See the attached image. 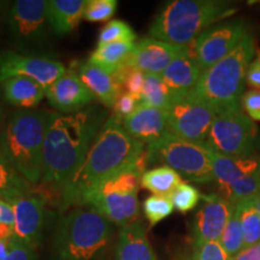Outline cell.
Masks as SVG:
<instances>
[{"mask_svg":"<svg viewBox=\"0 0 260 260\" xmlns=\"http://www.w3.org/2000/svg\"><path fill=\"white\" fill-rule=\"evenodd\" d=\"M191 247L198 260H232L219 241L193 243Z\"/></svg>","mask_w":260,"mask_h":260,"instance_id":"8d00e7d4","label":"cell"},{"mask_svg":"<svg viewBox=\"0 0 260 260\" xmlns=\"http://www.w3.org/2000/svg\"><path fill=\"white\" fill-rule=\"evenodd\" d=\"M136 34L130 25L121 19H113L100 30L98 45L111 42H134Z\"/></svg>","mask_w":260,"mask_h":260,"instance_id":"836d02e7","label":"cell"},{"mask_svg":"<svg viewBox=\"0 0 260 260\" xmlns=\"http://www.w3.org/2000/svg\"><path fill=\"white\" fill-rule=\"evenodd\" d=\"M146 162H161L174 169L181 177L195 183L214 181L210 148L167 133L161 139L146 146Z\"/></svg>","mask_w":260,"mask_h":260,"instance_id":"ba28073f","label":"cell"},{"mask_svg":"<svg viewBox=\"0 0 260 260\" xmlns=\"http://www.w3.org/2000/svg\"><path fill=\"white\" fill-rule=\"evenodd\" d=\"M219 243L230 258H234L245 249L241 220H240V214L236 209V205L234 206L232 216L228 220L225 229H224L222 236H220Z\"/></svg>","mask_w":260,"mask_h":260,"instance_id":"f546056e","label":"cell"},{"mask_svg":"<svg viewBox=\"0 0 260 260\" xmlns=\"http://www.w3.org/2000/svg\"><path fill=\"white\" fill-rule=\"evenodd\" d=\"M77 75L93 95L96 96L104 105L107 107L115 106L122 90L113 74L86 61L79 68Z\"/></svg>","mask_w":260,"mask_h":260,"instance_id":"7402d4cb","label":"cell"},{"mask_svg":"<svg viewBox=\"0 0 260 260\" xmlns=\"http://www.w3.org/2000/svg\"><path fill=\"white\" fill-rule=\"evenodd\" d=\"M254 204H255V209L258 211L260 214V191L254 197Z\"/></svg>","mask_w":260,"mask_h":260,"instance_id":"7dc6e473","label":"cell"},{"mask_svg":"<svg viewBox=\"0 0 260 260\" xmlns=\"http://www.w3.org/2000/svg\"><path fill=\"white\" fill-rule=\"evenodd\" d=\"M188 46L169 44L153 38L136 42L125 64L146 75H161L172 61L183 54Z\"/></svg>","mask_w":260,"mask_h":260,"instance_id":"9a60e30c","label":"cell"},{"mask_svg":"<svg viewBox=\"0 0 260 260\" xmlns=\"http://www.w3.org/2000/svg\"><path fill=\"white\" fill-rule=\"evenodd\" d=\"M210 152L211 159H212L214 182L218 188L219 195L234 182L260 170L259 155H253L248 158H235L226 157L211 149Z\"/></svg>","mask_w":260,"mask_h":260,"instance_id":"ffe728a7","label":"cell"},{"mask_svg":"<svg viewBox=\"0 0 260 260\" xmlns=\"http://www.w3.org/2000/svg\"><path fill=\"white\" fill-rule=\"evenodd\" d=\"M204 145L226 157H253L258 147V129L241 110L222 113L214 119Z\"/></svg>","mask_w":260,"mask_h":260,"instance_id":"9c48e42d","label":"cell"},{"mask_svg":"<svg viewBox=\"0 0 260 260\" xmlns=\"http://www.w3.org/2000/svg\"><path fill=\"white\" fill-rule=\"evenodd\" d=\"M237 8L220 0H175L152 22L149 38L188 46L201 32L235 14Z\"/></svg>","mask_w":260,"mask_h":260,"instance_id":"277c9868","label":"cell"},{"mask_svg":"<svg viewBox=\"0 0 260 260\" xmlns=\"http://www.w3.org/2000/svg\"><path fill=\"white\" fill-rule=\"evenodd\" d=\"M47 8L46 0H17L6 8L5 25L18 46L34 47L46 41Z\"/></svg>","mask_w":260,"mask_h":260,"instance_id":"7c38bea8","label":"cell"},{"mask_svg":"<svg viewBox=\"0 0 260 260\" xmlns=\"http://www.w3.org/2000/svg\"><path fill=\"white\" fill-rule=\"evenodd\" d=\"M122 121L128 134L145 146L158 141L168 133L167 112L155 107L139 105Z\"/></svg>","mask_w":260,"mask_h":260,"instance_id":"ac0fdd59","label":"cell"},{"mask_svg":"<svg viewBox=\"0 0 260 260\" xmlns=\"http://www.w3.org/2000/svg\"><path fill=\"white\" fill-rule=\"evenodd\" d=\"M245 240V248L260 242V214L255 209L254 197L236 204Z\"/></svg>","mask_w":260,"mask_h":260,"instance_id":"83f0119b","label":"cell"},{"mask_svg":"<svg viewBox=\"0 0 260 260\" xmlns=\"http://www.w3.org/2000/svg\"><path fill=\"white\" fill-rule=\"evenodd\" d=\"M10 247H11V239L0 240V260H5L10 252Z\"/></svg>","mask_w":260,"mask_h":260,"instance_id":"f6af8a7d","label":"cell"},{"mask_svg":"<svg viewBox=\"0 0 260 260\" xmlns=\"http://www.w3.org/2000/svg\"><path fill=\"white\" fill-rule=\"evenodd\" d=\"M0 157H3V154H2V147H0Z\"/></svg>","mask_w":260,"mask_h":260,"instance_id":"681fc988","label":"cell"},{"mask_svg":"<svg viewBox=\"0 0 260 260\" xmlns=\"http://www.w3.org/2000/svg\"><path fill=\"white\" fill-rule=\"evenodd\" d=\"M5 260H37L35 248L14 235L11 239V247Z\"/></svg>","mask_w":260,"mask_h":260,"instance_id":"74e56055","label":"cell"},{"mask_svg":"<svg viewBox=\"0 0 260 260\" xmlns=\"http://www.w3.org/2000/svg\"><path fill=\"white\" fill-rule=\"evenodd\" d=\"M65 73L64 65L52 58L0 51V84L14 77H27L47 89Z\"/></svg>","mask_w":260,"mask_h":260,"instance_id":"4fadbf2b","label":"cell"},{"mask_svg":"<svg viewBox=\"0 0 260 260\" xmlns=\"http://www.w3.org/2000/svg\"><path fill=\"white\" fill-rule=\"evenodd\" d=\"M246 83L260 90V50L256 48L255 56L249 64L246 75Z\"/></svg>","mask_w":260,"mask_h":260,"instance_id":"60d3db41","label":"cell"},{"mask_svg":"<svg viewBox=\"0 0 260 260\" xmlns=\"http://www.w3.org/2000/svg\"><path fill=\"white\" fill-rule=\"evenodd\" d=\"M171 100V93L165 86L160 75H146L144 89L139 105L167 110Z\"/></svg>","mask_w":260,"mask_h":260,"instance_id":"f1b7e54d","label":"cell"},{"mask_svg":"<svg viewBox=\"0 0 260 260\" xmlns=\"http://www.w3.org/2000/svg\"><path fill=\"white\" fill-rule=\"evenodd\" d=\"M15 235L14 225L6 223H0V240H10Z\"/></svg>","mask_w":260,"mask_h":260,"instance_id":"ee69618b","label":"cell"},{"mask_svg":"<svg viewBox=\"0 0 260 260\" xmlns=\"http://www.w3.org/2000/svg\"><path fill=\"white\" fill-rule=\"evenodd\" d=\"M134 46L135 42H111L98 45L89 56L88 63L115 74L126 63Z\"/></svg>","mask_w":260,"mask_h":260,"instance_id":"d4e9b609","label":"cell"},{"mask_svg":"<svg viewBox=\"0 0 260 260\" xmlns=\"http://www.w3.org/2000/svg\"><path fill=\"white\" fill-rule=\"evenodd\" d=\"M260 191V170L245 176L233 184H230L225 190L220 194V197L236 205L240 201L255 197Z\"/></svg>","mask_w":260,"mask_h":260,"instance_id":"4dcf8cb0","label":"cell"},{"mask_svg":"<svg viewBox=\"0 0 260 260\" xmlns=\"http://www.w3.org/2000/svg\"><path fill=\"white\" fill-rule=\"evenodd\" d=\"M249 34V24L243 19L224 22L201 32L188 48L201 73H205L236 50Z\"/></svg>","mask_w":260,"mask_h":260,"instance_id":"30bf717a","label":"cell"},{"mask_svg":"<svg viewBox=\"0 0 260 260\" xmlns=\"http://www.w3.org/2000/svg\"><path fill=\"white\" fill-rule=\"evenodd\" d=\"M139 106V102L135 99L134 96L130 95L128 93H122L118 96L117 102L113 106L116 111V116H118L119 118H125L129 115H132L135 111L136 107Z\"/></svg>","mask_w":260,"mask_h":260,"instance_id":"ab89813d","label":"cell"},{"mask_svg":"<svg viewBox=\"0 0 260 260\" xmlns=\"http://www.w3.org/2000/svg\"><path fill=\"white\" fill-rule=\"evenodd\" d=\"M241 107L252 121H260V90L251 89L243 93Z\"/></svg>","mask_w":260,"mask_h":260,"instance_id":"f35d334b","label":"cell"},{"mask_svg":"<svg viewBox=\"0 0 260 260\" xmlns=\"http://www.w3.org/2000/svg\"><path fill=\"white\" fill-rule=\"evenodd\" d=\"M14 210L15 236L35 248L42 237L46 223V203L41 197L18 198L10 203Z\"/></svg>","mask_w":260,"mask_h":260,"instance_id":"2e32d148","label":"cell"},{"mask_svg":"<svg viewBox=\"0 0 260 260\" xmlns=\"http://www.w3.org/2000/svg\"><path fill=\"white\" fill-rule=\"evenodd\" d=\"M234 206L220 195H203V205L195 214L191 228V242L219 241Z\"/></svg>","mask_w":260,"mask_h":260,"instance_id":"5bb4252c","label":"cell"},{"mask_svg":"<svg viewBox=\"0 0 260 260\" xmlns=\"http://www.w3.org/2000/svg\"><path fill=\"white\" fill-rule=\"evenodd\" d=\"M5 100L14 106L31 109L38 106L46 95V89L40 83L27 77H14L2 83Z\"/></svg>","mask_w":260,"mask_h":260,"instance_id":"cb8c5ba5","label":"cell"},{"mask_svg":"<svg viewBox=\"0 0 260 260\" xmlns=\"http://www.w3.org/2000/svg\"><path fill=\"white\" fill-rule=\"evenodd\" d=\"M96 107L73 113L51 112L44 145L42 181L60 188L86 157L103 126Z\"/></svg>","mask_w":260,"mask_h":260,"instance_id":"7a4b0ae2","label":"cell"},{"mask_svg":"<svg viewBox=\"0 0 260 260\" xmlns=\"http://www.w3.org/2000/svg\"><path fill=\"white\" fill-rule=\"evenodd\" d=\"M255 40L249 34L229 56L201 74L190 94L217 116L241 110L246 75L255 56Z\"/></svg>","mask_w":260,"mask_h":260,"instance_id":"3957f363","label":"cell"},{"mask_svg":"<svg viewBox=\"0 0 260 260\" xmlns=\"http://www.w3.org/2000/svg\"><path fill=\"white\" fill-rule=\"evenodd\" d=\"M30 194V183L19 175L4 157H0V199L6 203Z\"/></svg>","mask_w":260,"mask_h":260,"instance_id":"4316f807","label":"cell"},{"mask_svg":"<svg viewBox=\"0 0 260 260\" xmlns=\"http://www.w3.org/2000/svg\"><path fill=\"white\" fill-rule=\"evenodd\" d=\"M117 5L116 0H88L83 17L89 22H104L115 15Z\"/></svg>","mask_w":260,"mask_h":260,"instance_id":"d590c367","label":"cell"},{"mask_svg":"<svg viewBox=\"0 0 260 260\" xmlns=\"http://www.w3.org/2000/svg\"><path fill=\"white\" fill-rule=\"evenodd\" d=\"M142 175L141 170L133 169L104 181L86 195L81 206L93 207L121 228L136 222L139 220L138 194Z\"/></svg>","mask_w":260,"mask_h":260,"instance_id":"52a82bcc","label":"cell"},{"mask_svg":"<svg viewBox=\"0 0 260 260\" xmlns=\"http://www.w3.org/2000/svg\"><path fill=\"white\" fill-rule=\"evenodd\" d=\"M199 65L189 53V48L177 57L160 76L171 95L187 94L194 89L201 76Z\"/></svg>","mask_w":260,"mask_h":260,"instance_id":"44dd1931","label":"cell"},{"mask_svg":"<svg viewBox=\"0 0 260 260\" xmlns=\"http://www.w3.org/2000/svg\"><path fill=\"white\" fill-rule=\"evenodd\" d=\"M144 213L147 218L149 225L154 226L155 224L160 223L161 220L167 219L174 212L175 207L170 197H162V195H149L144 201Z\"/></svg>","mask_w":260,"mask_h":260,"instance_id":"d6a6232c","label":"cell"},{"mask_svg":"<svg viewBox=\"0 0 260 260\" xmlns=\"http://www.w3.org/2000/svg\"><path fill=\"white\" fill-rule=\"evenodd\" d=\"M51 112L17 111L0 133V147L6 161L29 183L42 176L44 145Z\"/></svg>","mask_w":260,"mask_h":260,"instance_id":"5b68a950","label":"cell"},{"mask_svg":"<svg viewBox=\"0 0 260 260\" xmlns=\"http://www.w3.org/2000/svg\"><path fill=\"white\" fill-rule=\"evenodd\" d=\"M116 260H159L141 220L121 228L116 245Z\"/></svg>","mask_w":260,"mask_h":260,"instance_id":"d6986e66","label":"cell"},{"mask_svg":"<svg viewBox=\"0 0 260 260\" xmlns=\"http://www.w3.org/2000/svg\"><path fill=\"white\" fill-rule=\"evenodd\" d=\"M172 204L178 212L187 213L194 210L203 199V194L198 188L191 186L189 183H181L176 190L171 195Z\"/></svg>","mask_w":260,"mask_h":260,"instance_id":"e575fe53","label":"cell"},{"mask_svg":"<svg viewBox=\"0 0 260 260\" xmlns=\"http://www.w3.org/2000/svg\"><path fill=\"white\" fill-rule=\"evenodd\" d=\"M0 223H6L10 225L15 224V216L12 206L5 200L0 199Z\"/></svg>","mask_w":260,"mask_h":260,"instance_id":"b9f144b4","label":"cell"},{"mask_svg":"<svg viewBox=\"0 0 260 260\" xmlns=\"http://www.w3.org/2000/svg\"><path fill=\"white\" fill-rule=\"evenodd\" d=\"M178 260H198L197 256H195V253L193 251V247L190 246L189 251L184 252L183 254L180 255V258H178Z\"/></svg>","mask_w":260,"mask_h":260,"instance_id":"bcb514c9","label":"cell"},{"mask_svg":"<svg viewBox=\"0 0 260 260\" xmlns=\"http://www.w3.org/2000/svg\"><path fill=\"white\" fill-rule=\"evenodd\" d=\"M113 224L99 211L80 206L61 217L54 235L56 260H94L105 251Z\"/></svg>","mask_w":260,"mask_h":260,"instance_id":"8992f818","label":"cell"},{"mask_svg":"<svg viewBox=\"0 0 260 260\" xmlns=\"http://www.w3.org/2000/svg\"><path fill=\"white\" fill-rule=\"evenodd\" d=\"M165 112L168 132L195 144H205L217 117L209 106L194 98L190 92L171 95L170 104Z\"/></svg>","mask_w":260,"mask_h":260,"instance_id":"8fae6325","label":"cell"},{"mask_svg":"<svg viewBox=\"0 0 260 260\" xmlns=\"http://www.w3.org/2000/svg\"><path fill=\"white\" fill-rule=\"evenodd\" d=\"M46 96L51 105L63 113L81 111L92 103L94 98L77 73L74 71H67L59 80L48 87Z\"/></svg>","mask_w":260,"mask_h":260,"instance_id":"e0dca14e","label":"cell"},{"mask_svg":"<svg viewBox=\"0 0 260 260\" xmlns=\"http://www.w3.org/2000/svg\"><path fill=\"white\" fill-rule=\"evenodd\" d=\"M86 0H51L48 2L47 18L52 32L59 37L70 34L79 27L83 17Z\"/></svg>","mask_w":260,"mask_h":260,"instance_id":"603a6c76","label":"cell"},{"mask_svg":"<svg viewBox=\"0 0 260 260\" xmlns=\"http://www.w3.org/2000/svg\"><path fill=\"white\" fill-rule=\"evenodd\" d=\"M232 260H260V242L245 248L242 252L232 258Z\"/></svg>","mask_w":260,"mask_h":260,"instance_id":"7bdbcfd3","label":"cell"},{"mask_svg":"<svg viewBox=\"0 0 260 260\" xmlns=\"http://www.w3.org/2000/svg\"><path fill=\"white\" fill-rule=\"evenodd\" d=\"M115 79L121 87V90L133 95L140 103L141 99L142 89H144L146 74L142 73L135 68L124 64L121 69H118L113 74Z\"/></svg>","mask_w":260,"mask_h":260,"instance_id":"1f68e13d","label":"cell"},{"mask_svg":"<svg viewBox=\"0 0 260 260\" xmlns=\"http://www.w3.org/2000/svg\"><path fill=\"white\" fill-rule=\"evenodd\" d=\"M181 183H183L181 175L167 165L151 169L141 176L142 188L162 197H171Z\"/></svg>","mask_w":260,"mask_h":260,"instance_id":"484cf974","label":"cell"},{"mask_svg":"<svg viewBox=\"0 0 260 260\" xmlns=\"http://www.w3.org/2000/svg\"><path fill=\"white\" fill-rule=\"evenodd\" d=\"M2 112H3L2 111V105H0V117H2Z\"/></svg>","mask_w":260,"mask_h":260,"instance_id":"c3c4849f","label":"cell"},{"mask_svg":"<svg viewBox=\"0 0 260 260\" xmlns=\"http://www.w3.org/2000/svg\"><path fill=\"white\" fill-rule=\"evenodd\" d=\"M145 151L146 146L128 134L122 118L110 117L80 167L61 187V207H80L94 188L121 172L133 169L144 172L147 167Z\"/></svg>","mask_w":260,"mask_h":260,"instance_id":"6da1fadb","label":"cell"}]
</instances>
